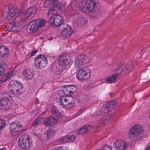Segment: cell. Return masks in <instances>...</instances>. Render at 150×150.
<instances>
[{"mask_svg": "<svg viewBox=\"0 0 150 150\" xmlns=\"http://www.w3.org/2000/svg\"><path fill=\"white\" fill-rule=\"evenodd\" d=\"M52 112L54 115H56L57 117H61L62 115L54 107L52 109Z\"/></svg>", "mask_w": 150, "mask_h": 150, "instance_id": "27", "label": "cell"}, {"mask_svg": "<svg viewBox=\"0 0 150 150\" xmlns=\"http://www.w3.org/2000/svg\"><path fill=\"white\" fill-rule=\"evenodd\" d=\"M12 73H13V72H9V73H8V74H6L4 75V76H3L1 78V79H0V82H1V83H3V82H4V81H6L7 79H8L10 77L11 74H12Z\"/></svg>", "mask_w": 150, "mask_h": 150, "instance_id": "26", "label": "cell"}, {"mask_svg": "<svg viewBox=\"0 0 150 150\" xmlns=\"http://www.w3.org/2000/svg\"><path fill=\"white\" fill-rule=\"evenodd\" d=\"M24 76L27 79H31L33 77L34 73L31 69L27 68L25 69L23 72Z\"/></svg>", "mask_w": 150, "mask_h": 150, "instance_id": "23", "label": "cell"}, {"mask_svg": "<svg viewBox=\"0 0 150 150\" xmlns=\"http://www.w3.org/2000/svg\"><path fill=\"white\" fill-rule=\"evenodd\" d=\"M92 128L93 127L91 125H87L84 126L79 129L78 131H77V134L82 135L86 134L90 131Z\"/></svg>", "mask_w": 150, "mask_h": 150, "instance_id": "21", "label": "cell"}, {"mask_svg": "<svg viewBox=\"0 0 150 150\" xmlns=\"http://www.w3.org/2000/svg\"><path fill=\"white\" fill-rule=\"evenodd\" d=\"M91 76V70L87 68L80 69L76 74V78L79 81H84L90 78Z\"/></svg>", "mask_w": 150, "mask_h": 150, "instance_id": "10", "label": "cell"}, {"mask_svg": "<svg viewBox=\"0 0 150 150\" xmlns=\"http://www.w3.org/2000/svg\"><path fill=\"white\" fill-rule=\"evenodd\" d=\"M45 20L41 18L35 19L31 21L26 27V31L28 33H33L38 30L40 28L43 27L46 24Z\"/></svg>", "mask_w": 150, "mask_h": 150, "instance_id": "2", "label": "cell"}, {"mask_svg": "<svg viewBox=\"0 0 150 150\" xmlns=\"http://www.w3.org/2000/svg\"><path fill=\"white\" fill-rule=\"evenodd\" d=\"M117 103H118V101L115 100L108 101L105 105L103 106L100 110V112L103 114L111 112L115 108V106L117 105Z\"/></svg>", "mask_w": 150, "mask_h": 150, "instance_id": "15", "label": "cell"}, {"mask_svg": "<svg viewBox=\"0 0 150 150\" xmlns=\"http://www.w3.org/2000/svg\"><path fill=\"white\" fill-rule=\"evenodd\" d=\"M37 12V8L35 7H31L25 11L24 18L25 19L29 18L31 16H34Z\"/></svg>", "mask_w": 150, "mask_h": 150, "instance_id": "19", "label": "cell"}, {"mask_svg": "<svg viewBox=\"0 0 150 150\" xmlns=\"http://www.w3.org/2000/svg\"><path fill=\"white\" fill-rule=\"evenodd\" d=\"M77 88L75 85H67L63 86L60 90V95L71 96L76 92Z\"/></svg>", "mask_w": 150, "mask_h": 150, "instance_id": "9", "label": "cell"}, {"mask_svg": "<svg viewBox=\"0 0 150 150\" xmlns=\"http://www.w3.org/2000/svg\"><path fill=\"white\" fill-rule=\"evenodd\" d=\"M64 19L59 15H55L52 16L49 19V23L54 27H59L63 24Z\"/></svg>", "mask_w": 150, "mask_h": 150, "instance_id": "11", "label": "cell"}, {"mask_svg": "<svg viewBox=\"0 0 150 150\" xmlns=\"http://www.w3.org/2000/svg\"><path fill=\"white\" fill-rule=\"evenodd\" d=\"M127 146V143L124 140L120 139L115 142L114 144V148L115 150H124Z\"/></svg>", "mask_w": 150, "mask_h": 150, "instance_id": "18", "label": "cell"}, {"mask_svg": "<svg viewBox=\"0 0 150 150\" xmlns=\"http://www.w3.org/2000/svg\"><path fill=\"white\" fill-rule=\"evenodd\" d=\"M52 150H68V149L67 147L65 146H60V147L54 148Z\"/></svg>", "mask_w": 150, "mask_h": 150, "instance_id": "29", "label": "cell"}, {"mask_svg": "<svg viewBox=\"0 0 150 150\" xmlns=\"http://www.w3.org/2000/svg\"><path fill=\"white\" fill-rule=\"evenodd\" d=\"M144 134V129L140 125L133 126L129 132V137L131 140L137 141L141 138Z\"/></svg>", "mask_w": 150, "mask_h": 150, "instance_id": "3", "label": "cell"}, {"mask_svg": "<svg viewBox=\"0 0 150 150\" xmlns=\"http://www.w3.org/2000/svg\"><path fill=\"white\" fill-rule=\"evenodd\" d=\"M59 32L60 35L62 37L68 38L74 33V30L71 26L68 25L67 24H63L59 26Z\"/></svg>", "mask_w": 150, "mask_h": 150, "instance_id": "7", "label": "cell"}, {"mask_svg": "<svg viewBox=\"0 0 150 150\" xmlns=\"http://www.w3.org/2000/svg\"><path fill=\"white\" fill-rule=\"evenodd\" d=\"M96 7V3L93 0H83L79 5L80 10L86 14L92 12Z\"/></svg>", "mask_w": 150, "mask_h": 150, "instance_id": "4", "label": "cell"}, {"mask_svg": "<svg viewBox=\"0 0 150 150\" xmlns=\"http://www.w3.org/2000/svg\"><path fill=\"white\" fill-rule=\"evenodd\" d=\"M22 125L18 121H16L11 123L10 125L9 129L11 134L12 135H17L21 131Z\"/></svg>", "mask_w": 150, "mask_h": 150, "instance_id": "13", "label": "cell"}, {"mask_svg": "<svg viewBox=\"0 0 150 150\" xmlns=\"http://www.w3.org/2000/svg\"><path fill=\"white\" fill-rule=\"evenodd\" d=\"M8 90L11 93L15 96L21 95L24 91L23 86L16 80H12L8 84Z\"/></svg>", "mask_w": 150, "mask_h": 150, "instance_id": "1", "label": "cell"}, {"mask_svg": "<svg viewBox=\"0 0 150 150\" xmlns=\"http://www.w3.org/2000/svg\"><path fill=\"white\" fill-rule=\"evenodd\" d=\"M117 75L115 74L108 77L105 80L108 83H113L116 81Z\"/></svg>", "mask_w": 150, "mask_h": 150, "instance_id": "25", "label": "cell"}, {"mask_svg": "<svg viewBox=\"0 0 150 150\" xmlns=\"http://www.w3.org/2000/svg\"><path fill=\"white\" fill-rule=\"evenodd\" d=\"M58 123V120L54 117H49L46 119L45 121V124L47 127H52L54 126Z\"/></svg>", "mask_w": 150, "mask_h": 150, "instance_id": "20", "label": "cell"}, {"mask_svg": "<svg viewBox=\"0 0 150 150\" xmlns=\"http://www.w3.org/2000/svg\"><path fill=\"white\" fill-rule=\"evenodd\" d=\"M18 145L23 150L29 149L32 145V140L28 134H23L18 140Z\"/></svg>", "mask_w": 150, "mask_h": 150, "instance_id": "5", "label": "cell"}, {"mask_svg": "<svg viewBox=\"0 0 150 150\" xmlns=\"http://www.w3.org/2000/svg\"><path fill=\"white\" fill-rule=\"evenodd\" d=\"M12 105V100L10 98L4 97L0 100V108L2 110H9Z\"/></svg>", "mask_w": 150, "mask_h": 150, "instance_id": "16", "label": "cell"}, {"mask_svg": "<svg viewBox=\"0 0 150 150\" xmlns=\"http://www.w3.org/2000/svg\"><path fill=\"white\" fill-rule=\"evenodd\" d=\"M72 61V58L69 54H64L61 56L58 60V63L60 67H64L70 64Z\"/></svg>", "mask_w": 150, "mask_h": 150, "instance_id": "17", "label": "cell"}, {"mask_svg": "<svg viewBox=\"0 0 150 150\" xmlns=\"http://www.w3.org/2000/svg\"><path fill=\"white\" fill-rule=\"evenodd\" d=\"M59 103L62 106L65 108H71L74 105L75 99L73 97L63 96L60 98Z\"/></svg>", "mask_w": 150, "mask_h": 150, "instance_id": "8", "label": "cell"}, {"mask_svg": "<svg viewBox=\"0 0 150 150\" xmlns=\"http://www.w3.org/2000/svg\"><path fill=\"white\" fill-rule=\"evenodd\" d=\"M76 137L74 135L69 136L68 137H63L61 139L62 143H72L74 142L76 140Z\"/></svg>", "mask_w": 150, "mask_h": 150, "instance_id": "24", "label": "cell"}, {"mask_svg": "<svg viewBox=\"0 0 150 150\" xmlns=\"http://www.w3.org/2000/svg\"><path fill=\"white\" fill-rule=\"evenodd\" d=\"M149 118H150V115H149Z\"/></svg>", "mask_w": 150, "mask_h": 150, "instance_id": "34", "label": "cell"}, {"mask_svg": "<svg viewBox=\"0 0 150 150\" xmlns=\"http://www.w3.org/2000/svg\"><path fill=\"white\" fill-rule=\"evenodd\" d=\"M47 60L44 55H40L37 57L35 61V66L39 69H43L47 66Z\"/></svg>", "mask_w": 150, "mask_h": 150, "instance_id": "14", "label": "cell"}, {"mask_svg": "<svg viewBox=\"0 0 150 150\" xmlns=\"http://www.w3.org/2000/svg\"><path fill=\"white\" fill-rule=\"evenodd\" d=\"M90 62L88 57L85 55H80L76 58L75 60V67L76 68L81 67L88 64Z\"/></svg>", "mask_w": 150, "mask_h": 150, "instance_id": "12", "label": "cell"}, {"mask_svg": "<svg viewBox=\"0 0 150 150\" xmlns=\"http://www.w3.org/2000/svg\"><path fill=\"white\" fill-rule=\"evenodd\" d=\"M8 54L9 50L7 47L4 45L0 46V58H6L8 55Z\"/></svg>", "mask_w": 150, "mask_h": 150, "instance_id": "22", "label": "cell"}, {"mask_svg": "<svg viewBox=\"0 0 150 150\" xmlns=\"http://www.w3.org/2000/svg\"><path fill=\"white\" fill-rule=\"evenodd\" d=\"M0 150H7L5 148H2V149H0Z\"/></svg>", "mask_w": 150, "mask_h": 150, "instance_id": "32", "label": "cell"}, {"mask_svg": "<svg viewBox=\"0 0 150 150\" xmlns=\"http://www.w3.org/2000/svg\"><path fill=\"white\" fill-rule=\"evenodd\" d=\"M19 9L15 7H8L5 10L4 16L6 19L8 20L14 19L16 18L19 14Z\"/></svg>", "mask_w": 150, "mask_h": 150, "instance_id": "6", "label": "cell"}, {"mask_svg": "<svg viewBox=\"0 0 150 150\" xmlns=\"http://www.w3.org/2000/svg\"><path fill=\"white\" fill-rule=\"evenodd\" d=\"M4 71V63L2 61L0 60V76L3 74Z\"/></svg>", "mask_w": 150, "mask_h": 150, "instance_id": "28", "label": "cell"}, {"mask_svg": "<svg viewBox=\"0 0 150 150\" xmlns=\"http://www.w3.org/2000/svg\"><path fill=\"white\" fill-rule=\"evenodd\" d=\"M5 125V121L4 120H0V131L4 127Z\"/></svg>", "mask_w": 150, "mask_h": 150, "instance_id": "31", "label": "cell"}, {"mask_svg": "<svg viewBox=\"0 0 150 150\" xmlns=\"http://www.w3.org/2000/svg\"><path fill=\"white\" fill-rule=\"evenodd\" d=\"M146 150H150V146H149L148 148H147V149Z\"/></svg>", "mask_w": 150, "mask_h": 150, "instance_id": "33", "label": "cell"}, {"mask_svg": "<svg viewBox=\"0 0 150 150\" xmlns=\"http://www.w3.org/2000/svg\"><path fill=\"white\" fill-rule=\"evenodd\" d=\"M97 150H113L112 147L108 145H105L103 146L102 149Z\"/></svg>", "mask_w": 150, "mask_h": 150, "instance_id": "30", "label": "cell"}]
</instances>
